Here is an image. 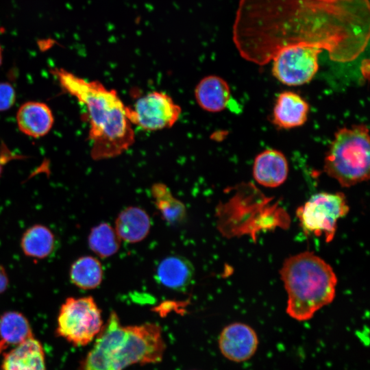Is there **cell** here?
Returning a JSON list of instances; mask_svg holds the SVG:
<instances>
[{
	"label": "cell",
	"mask_w": 370,
	"mask_h": 370,
	"mask_svg": "<svg viewBox=\"0 0 370 370\" xmlns=\"http://www.w3.org/2000/svg\"><path fill=\"white\" fill-rule=\"evenodd\" d=\"M195 98L203 110L209 112H219L227 107L231 90L225 79L210 75L198 82L195 88Z\"/></svg>",
	"instance_id": "15"
},
{
	"label": "cell",
	"mask_w": 370,
	"mask_h": 370,
	"mask_svg": "<svg viewBox=\"0 0 370 370\" xmlns=\"http://www.w3.org/2000/svg\"><path fill=\"white\" fill-rule=\"evenodd\" d=\"M33 335L27 319L17 311H8L0 317V355Z\"/></svg>",
	"instance_id": "19"
},
{
	"label": "cell",
	"mask_w": 370,
	"mask_h": 370,
	"mask_svg": "<svg viewBox=\"0 0 370 370\" xmlns=\"http://www.w3.org/2000/svg\"><path fill=\"white\" fill-rule=\"evenodd\" d=\"M259 338L256 330L243 322H233L225 326L219 334L218 346L221 354L234 362L250 360L256 353Z\"/></svg>",
	"instance_id": "10"
},
{
	"label": "cell",
	"mask_w": 370,
	"mask_h": 370,
	"mask_svg": "<svg viewBox=\"0 0 370 370\" xmlns=\"http://www.w3.org/2000/svg\"><path fill=\"white\" fill-rule=\"evenodd\" d=\"M18 158V156L14 155L8 150V148L5 145H1L0 150V177L3 172V168L4 164L12 159Z\"/></svg>",
	"instance_id": "24"
},
{
	"label": "cell",
	"mask_w": 370,
	"mask_h": 370,
	"mask_svg": "<svg viewBox=\"0 0 370 370\" xmlns=\"http://www.w3.org/2000/svg\"><path fill=\"white\" fill-rule=\"evenodd\" d=\"M103 268L99 260L84 256L75 260L71 266L69 278L77 287L90 290L100 285L103 279Z\"/></svg>",
	"instance_id": "20"
},
{
	"label": "cell",
	"mask_w": 370,
	"mask_h": 370,
	"mask_svg": "<svg viewBox=\"0 0 370 370\" xmlns=\"http://www.w3.org/2000/svg\"><path fill=\"white\" fill-rule=\"evenodd\" d=\"M16 119L19 130L33 138H40L47 134L54 123L50 108L45 103L32 101L20 106Z\"/></svg>",
	"instance_id": "14"
},
{
	"label": "cell",
	"mask_w": 370,
	"mask_h": 370,
	"mask_svg": "<svg viewBox=\"0 0 370 370\" xmlns=\"http://www.w3.org/2000/svg\"><path fill=\"white\" fill-rule=\"evenodd\" d=\"M151 220L142 208L130 206L119 213L115 221V232L120 239L134 243L143 240L149 234Z\"/></svg>",
	"instance_id": "17"
},
{
	"label": "cell",
	"mask_w": 370,
	"mask_h": 370,
	"mask_svg": "<svg viewBox=\"0 0 370 370\" xmlns=\"http://www.w3.org/2000/svg\"><path fill=\"white\" fill-rule=\"evenodd\" d=\"M181 113L180 106L169 95L158 91L139 97L133 107L127 106L131 123L147 131L171 127Z\"/></svg>",
	"instance_id": "9"
},
{
	"label": "cell",
	"mask_w": 370,
	"mask_h": 370,
	"mask_svg": "<svg viewBox=\"0 0 370 370\" xmlns=\"http://www.w3.org/2000/svg\"><path fill=\"white\" fill-rule=\"evenodd\" d=\"M2 356L1 370H46L43 347L34 335Z\"/></svg>",
	"instance_id": "11"
},
{
	"label": "cell",
	"mask_w": 370,
	"mask_h": 370,
	"mask_svg": "<svg viewBox=\"0 0 370 370\" xmlns=\"http://www.w3.org/2000/svg\"><path fill=\"white\" fill-rule=\"evenodd\" d=\"M369 151L366 125L341 128L326 153L324 171L343 187L367 181L369 178Z\"/></svg>",
	"instance_id": "5"
},
{
	"label": "cell",
	"mask_w": 370,
	"mask_h": 370,
	"mask_svg": "<svg viewBox=\"0 0 370 370\" xmlns=\"http://www.w3.org/2000/svg\"><path fill=\"white\" fill-rule=\"evenodd\" d=\"M16 101V91L8 82H0V112H4L12 107Z\"/></svg>",
	"instance_id": "23"
},
{
	"label": "cell",
	"mask_w": 370,
	"mask_h": 370,
	"mask_svg": "<svg viewBox=\"0 0 370 370\" xmlns=\"http://www.w3.org/2000/svg\"><path fill=\"white\" fill-rule=\"evenodd\" d=\"M88 244L96 255L101 258H108L119 250L120 238L110 224L101 223L90 230Z\"/></svg>",
	"instance_id": "22"
},
{
	"label": "cell",
	"mask_w": 370,
	"mask_h": 370,
	"mask_svg": "<svg viewBox=\"0 0 370 370\" xmlns=\"http://www.w3.org/2000/svg\"><path fill=\"white\" fill-rule=\"evenodd\" d=\"M349 212L342 193H319L313 195L296 211L300 225L306 235H323L327 243L334 237L337 221Z\"/></svg>",
	"instance_id": "7"
},
{
	"label": "cell",
	"mask_w": 370,
	"mask_h": 370,
	"mask_svg": "<svg viewBox=\"0 0 370 370\" xmlns=\"http://www.w3.org/2000/svg\"><path fill=\"white\" fill-rule=\"evenodd\" d=\"M9 278L5 268L0 265V295L8 288Z\"/></svg>",
	"instance_id": "25"
},
{
	"label": "cell",
	"mask_w": 370,
	"mask_h": 370,
	"mask_svg": "<svg viewBox=\"0 0 370 370\" xmlns=\"http://www.w3.org/2000/svg\"><path fill=\"white\" fill-rule=\"evenodd\" d=\"M322 50L307 45L282 48L272 59V73L281 83L301 86L310 82L319 69L318 56Z\"/></svg>",
	"instance_id": "8"
},
{
	"label": "cell",
	"mask_w": 370,
	"mask_h": 370,
	"mask_svg": "<svg viewBox=\"0 0 370 370\" xmlns=\"http://www.w3.org/2000/svg\"><path fill=\"white\" fill-rule=\"evenodd\" d=\"M195 269L192 263L181 256H169L158 264L156 271L157 281L164 287L175 291H184L192 283Z\"/></svg>",
	"instance_id": "16"
},
{
	"label": "cell",
	"mask_w": 370,
	"mask_h": 370,
	"mask_svg": "<svg viewBox=\"0 0 370 370\" xmlns=\"http://www.w3.org/2000/svg\"><path fill=\"white\" fill-rule=\"evenodd\" d=\"M51 74L62 90L75 97L86 108L89 121L90 156L95 160L122 154L134 144V131L125 106L116 91L99 81H88L64 69Z\"/></svg>",
	"instance_id": "2"
},
{
	"label": "cell",
	"mask_w": 370,
	"mask_h": 370,
	"mask_svg": "<svg viewBox=\"0 0 370 370\" xmlns=\"http://www.w3.org/2000/svg\"><path fill=\"white\" fill-rule=\"evenodd\" d=\"M2 61H3L2 49H1V47L0 45V66L2 64Z\"/></svg>",
	"instance_id": "26"
},
{
	"label": "cell",
	"mask_w": 370,
	"mask_h": 370,
	"mask_svg": "<svg viewBox=\"0 0 370 370\" xmlns=\"http://www.w3.org/2000/svg\"><path fill=\"white\" fill-rule=\"evenodd\" d=\"M369 33V0H239L232 28L241 56L260 66L295 45L351 62L367 48Z\"/></svg>",
	"instance_id": "1"
},
{
	"label": "cell",
	"mask_w": 370,
	"mask_h": 370,
	"mask_svg": "<svg viewBox=\"0 0 370 370\" xmlns=\"http://www.w3.org/2000/svg\"><path fill=\"white\" fill-rule=\"evenodd\" d=\"M309 105L299 95L284 91L277 97L273 112V123L280 129L303 125L308 119Z\"/></svg>",
	"instance_id": "13"
},
{
	"label": "cell",
	"mask_w": 370,
	"mask_h": 370,
	"mask_svg": "<svg viewBox=\"0 0 370 370\" xmlns=\"http://www.w3.org/2000/svg\"><path fill=\"white\" fill-rule=\"evenodd\" d=\"M101 310L91 296L66 299L58 319V335L75 346L92 342L103 327Z\"/></svg>",
	"instance_id": "6"
},
{
	"label": "cell",
	"mask_w": 370,
	"mask_h": 370,
	"mask_svg": "<svg viewBox=\"0 0 370 370\" xmlns=\"http://www.w3.org/2000/svg\"><path fill=\"white\" fill-rule=\"evenodd\" d=\"M288 173L284 154L277 149H266L256 156L253 166L254 180L260 185L275 188L282 184Z\"/></svg>",
	"instance_id": "12"
},
{
	"label": "cell",
	"mask_w": 370,
	"mask_h": 370,
	"mask_svg": "<svg viewBox=\"0 0 370 370\" xmlns=\"http://www.w3.org/2000/svg\"><path fill=\"white\" fill-rule=\"evenodd\" d=\"M56 238L53 232L46 225L34 224L23 234L20 246L23 254L34 259H44L54 249Z\"/></svg>",
	"instance_id": "18"
},
{
	"label": "cell",
	"mask_w": 370,
	"mask_h": 370,
	"mask_svg": "<svg viewBox=\"0 0 370 370\" xmlns=\"http://www.w3.org/2000/svg\"><path fill=\"white\" fill-rule=\"evenodd\" d=\"M287 293L286 312L297 321L311 319L332 302L337 278L332 267L311 251H304L284 260L280 271Z\"/></svg>",
	"instance_id": "4"
},
{
	"label": "cell",
	"mask_w": 370,
	"mask_h": 370,
	"mask_svg": "<svg viewBox=\"0 0 370 370\" xmlns=\"http://www.w3.org/2000/svg\"><path fill=\"white\" fill-rule=\"evenodd\" d=\"M166 344L161 328L154 323L122 325L112 312L79 370H124L136 364L162 361Z\"/></svg>",
	"instance_id": "3"
},
{
	"label": "cell",
	"mask_w": 370,
	"mask_h": 370,
	"mask_svg": "<svg viewBox=\"0 0 370 370\" xmlns=\"http://www.w3.org/2000/svg\"><path fill=\"white\" fill-rule=\"evenodd\" d=\"M151 194L156 208L166 221L171 224H178L184 221L186 216L184 204L171 194L165 184H153Z\"/></svg>",
	"instance_id": "21"
}]
</instances>
